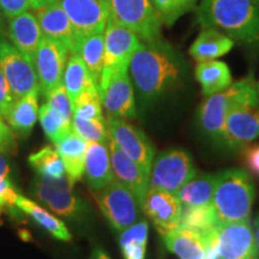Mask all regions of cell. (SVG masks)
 <instances>
[{
  "instance_id": "1",
  "label": "cell",
  "mask_w": 259,
  "mask_h": 259,
  "mask_svg": "<svg viewBox=\"0 0 259 259\" xmlns=\"http://www.w3.org/2000/svg\"><path fill=\"white\" fill-rule=\"evenodd\" d=\"M186 61L162 38L142 42L130 61L128 73L142 105H150L184 79Z\"/></svg>"
},
{
  "instance_id": "2",
  "label": "cell",
  "mask_w": 259,
  "mask_h": 259,
  "mask_svg": "<svg viewBox=\"0 0 259 259\" xmlns=\"http://www.w3.org/2000/svg\"><path fill=\"white\" fill-rule=\"evenodd\" d=\"M197 19L203 29H218L234 41H259V5L255 0H202Z\"/></svg>"
},
{
  "instance_id": "3",
  "label": "cell",
  "mask_w": 259,
  "mask_h": 259,
  "mask_svg": "<svg viewBox=\"0 0 259 259\" xmlns=\"http://www.w3.org/2000/svg\"><path fill=\"white\" fill-rule=\"evenodd\" d=\"M254 197V184L247 171L233 168L218 173L212 205L220 225L250 220Z\"/></svg>"
},
{
  "instance_id": "4",
  "label": "cell",
  "mask_w": 259,
  "mask_h": 259,
  "mask_svg": "<svg viewBox=\"0 0 259 259\" xmlns=\"http://www.w3.org/2000/svg\"><path fill=\"white\" fill-rule=\"evenodd\" d=\"M259 137V95L258 90L234 103L226 116L219 147L233 151L245 148Z\"/></svg>"
},
{
  "instance_id": "5",
  "label": "cell",
  "mask_w": 259,
  "mask_h": 259,
  "mask_svg": "<svg viewBox=\"0 0 259 259\" xmlns=\"http://www.w3.org/2000/svg\"><path fill=\"white\" fill-rule=\"evenodd\" d=\"M255 89L257 84L254 83L253 78L246 77L238 82L232 83L222 92L206 96L197 113V121L203 135L208 137L212 143L219 145L227 114L234 103Z\"/></svg>"
},
{
  "instance_id": "6",
  "label": "cell",
  "mask_w": 259,
  "mask_h": 259,
  "mask_svg": "<svg viewBox=\"0 0 259 259\" xmlns=\"http://www.w3.org/2000/svg\"><path fill=\"white\" fill-rule=\"evenodd\" d=\"M109 18L144 42L160 40L162 23L150 0H108Z\"/></svg>"
},
{
  "instance_id": "7",
  "label": "cell",
  "mask_w": 259,
  "mask_h": 259,
  "mask_svg": "<svg viewBox=\"0 0 259 259\" xmlns=\"http://www.w3.org/2000/svg\"><path fill=\"white\" fill-rule=\"evenodd\" d=\"M196 176L197 169L190 154L183 149H169L154 158L149 187L176 194Z\"/></svg>"
},
{
  "instance_id": "8",
  "label": "cell",
  "mask_w": 259,
  "mask_h": 259,
  "mask_svg": "<svg viewBox=\"0 0 259 259\" xmlns=\"http://www.w3.org/2000/svg\"><path fill=\"white\" fill-rule=\"evenodd\" d=\"M97 88L108 116L136 118L135 89L128 70H102Z\"/></svg>"
},
{
  "instance_id": "9",
  "label": "cell",
  "mask_w": 259,
  "mask_h": 259,
  "mask_svg": "<svg viewBox=\"0 0 259 259\" xmlns=\"http://www.w3.org/2000/svg\"><path fill=\"white\" fill-rule=\"evenodd\" d=\"M99 205L113 229L120 233L139 221L142 206L135 194L115 179L97 196Z\"/></svg>"
},
{
  "instance_id": "10",
  "label": "cell",
  "mask_w": 259,
  "mask_h": 259,
  "mask_svg": "<svg viewBox=\"0 0 259 259\" xmlns=\"http://www.w3.org/2000/svg\"><path fill=\"white\" fill-rule=\"evenodd\" d=\"M0 70L10 84L15 99L40 93L35 63L12 44L0 40Z\"/></svg>"
},
{
  "instance_id": "11",
  "label": "cell",
  "mask_w": 259,
  "mask_h": 259,
  "mask_svg": "<svg viewBox=\"0 0 259 259\" xmlns=\"http://www.w3.org/2000/svg\"><path fill=\"white\" fill-rule=\"evenodd\" d=\"M73 184L69 177L59 179L37 176L34 184V193L52 211L67 219H78L83 215V203L73 193Z\"/></svg>"
},
{
  "instance_id": "12",
  "label": "cell",
  "mask_w": 259,
  "mask_h": 259,
  "mask_svg": "<svg viewBox=\"0 0 259 259\" xmlns=\"http://www.w3.org/2000/svg\"><path fill=\"white\" fill-rule=\"evenodd\" d=\"M107 125L109 137L114 141L118 148L150 174L155 158V149L147 135L125 119L108 116Z\"/></svg>"
},
{
  "instance_id": "13",
  "label": "cell",
  "mask_w": 259,
  "mask_h": 259,
  "mask_svg": "<svg viewBox=\"0 0 259 259\" xmlns=\"http://www.w3.org/2000/svg\"><path fill=\"white\" fill-rule=\"evenodd\" d=\"M67 53L69 50L61 42L46 36L42 37L34 63L40 84V92L45 97L50 95L56 87L63 84Z\"/></svg>"
},
{
  "instance_id": "14",
  "label": "cell",
  "mask_w": 259,
  "mask_h": 259,
  "mask_svg": "<svg viewBox=\"0 0 259 259\" xmlns=\"http://www.w3.org/2000/svg\"><path fill=\"white\" fill-rule=\"evenodd\" d=\"M141 45V37L135 31L108 18L105 29L103 70H128L130 61Z\"/></svg>"
},
{
  "instance_id": "15",
  "label": "cell",
  "mask_w": 259,
  "mask_h": 259,
  "mask_svg": "<svg viewBox=\"0 0 259 259\" xmlns=\"http://www.w3.org/2000/svg\"><path fill=\"white\" fill-rule=\"evenodd\" d=\"M69 16L77 40L94 32L105 31L109 18L108 0H58Z\"/></svg>"
},
{
  "instance_id": "16",
  "label": "cell",
  "mask_w": 259,
  "mask_h": 259,
  "mask_svg": "<svg viewBox=\"0 0 259 259\" xmlns=\"http://www.w3.org/2000/svg\"><path fill=\"white\" fill-rule=\"evenodd\" d=\"M142 211L154 223L158 234L163 236L180 227L183 205L177 194L149 187Z\"/></svg>"
},
{
  "instance_id": "17",
  "label": "cell",
  "mask_w": 259,
  "mask_h": 259,
  "mask_svg": "<svg viewBox=\"0 0 259 259\" xmlns=\"http://www.w3.org/2000/svg\"><path fill=\"white\" fill-rule=\"evenodd\" d=\"M218 244L219 259H257L253 226L250 220L220 225Z\"/></svg>"
},
{
  "instance_id": "18",
  "label": "cell",
  "mask_w": 259,
  "mask_h": 259,
  "mask_svg": "<svg viewBox=\"0 0 259 259\" xmlns=\"http://www.w3.org/2000/svg\"><path fill=\"white\" fill-rule=\"evenodd\" d=\"M108 145L114 179L131 191L142 206L145 194L149 190L150 174L147 173L137 162L131 160L127 155L122 153L111 137H109Z\"/></svg>"
},
{
  "instance_id": "19",
  "label": "cell",
  "mask_w": 259,
  "mask_h": 259,
  "mask_svg": "<svg viewBox=\"0 0 259 259\" xmlns=\"http://www.w3.org/2000/svg\"><path fill=\"white\" fill-rule=\"evenodd\" d=\"M34 15L40 23L44 36L61 42L72 53L77 44V35L69 16L61 8L59 2L35 9Z\"/></svg>"
},
{
  "instance_id": "20",
  "label": "cell",
  "mask_w": 259,
  "mask_h": 259,
  "mask_svg": "<svg viewBox=\"0 0 259 259\" xmlns=\"http://www.w3.org/2000/svg\"><path fill=\"white\" fill-rule=\"evenodd\" d=\"M83 177L95 192H100L114 180L108 144L88 142Z\"/></svg>"
},
{
  "instance_id": "21",
  "label": "cell",
  "mask_w": 259,
  "mask_h": 259,
  "mask_svg": "<svg viewBox=\"0 0 259 259\" xmlns=\"http://www.w3.org/2000/svg\"><path fill=\"white\" fill-rule=\"evenodd\" d=\"M9 36L16 48L29 59L35 61V56L44 34L34 12L25 11L9 18Z\"/></svg>"
},
{
  "instance_id": "22",
  "label": "cell",
  "mask_w": 259,
  "mask_h": 259,
  "mask_svg": "<svg viewBox=\"0 0 259 259\" xmlns=\"http://www.w3.org/2000/svg\"><path fill=\"white\" fill-rule=\"evenodd\" d=\"M54 145L63 160L66 176L69 177L71 183L76 184L83 177L88 142L71 130Z\"/></svg>"
},
{
  "instance_id": "23",
  "label": "cell",
  "mask_w": 259,
  "mask_h": 259,
  "mask_svg": "<svg viewBox=\"0 0 259 259\" xmlns=\"http://www.w3.org/2000/svg\"><path fill=\"white\" fill-rule=\"evenodd\" d=\"M234 47V40L212 28H204L191 45L189 53L197 63L216 60L226 56Z\"/></svg>"
},
{
  "instance_id": "24",
  "label": "cell",
  "mask_w": 259,
  "mask_h": 259,
  "mask_svg": "<svg viewBox=\"0 0 259 259\" xmlns=\"http://www.w3.org/2000/svg\"><path fill=\"white\" fill-rule=\"evenodd\" d=\"M162 238L168 251L179 259H208L205 241L198 233L178 228Z\"/></svg>"
},
{
  "instance_id": "25",
  "label": "cell",
  "mask_w": 259,
  "mask_h": 259,
  "mask_svg": "<svg viewBox=\"0 0 259 259\" xmlns=\"http://www.w3.org/2000/svg\"><path fill=\"white\" fill-rule=\"evenodd\" d=\"M194 74L202 87L204 96H210L222 92L233 83L228 65L220 60L200 61L197 64Z\"/></svg>"
},
{
  "instance_id": "26",
  "label": "cell",
  "mask_w": 259,
  "mask_h": 259,
  "mask_svg": "<svg viewBox=\"0 0 259 259\" xmlns=\"http://www.w3.org/2000/svg\"><path fill=\"white\" fill-rule=\"evenodd\" d=\"M72 53L78 54L88 67L93 79L96 84L99 83L103 70V58H105V31L94 32L78 38Z\"/></svg>"
},
{
  "instance_id": "27",
  "label": "cell",
  "mask_w": 259,
  "mask_h": 259,
  "mask_svg": "<svg viewBox=\"0 0 259 259\" xmlns=\"http://www.w3.org/2000/svg\"><path fill=\"white\" fill-rule=\"evenodd\" d=\"M16 208H18L22 212L31 218L38 226L42 227L45 231L50 233L52 236L61 241H70L72 239L71 233L63 221L53 216L50 211L45 210L32 200L18 194L16 200Z\"/></svg>"
},
{
  "instance_id": "28",
  "label": "cell",
  "mask_w": 259,
  "mask_h": 259,
  "mask_svg": "<svg viewBox=\"0 0 259 259\" xmlns=\"http://www.w3.org/2000/svg\"><path fill=\"white\" fill-rule=\"evenodd\" d=\"M38 93H31L16 100L11 111L5 118L11 130L27 137L36 124L38 116Z\"/></svg>"
},
{
  "instance_id": "29",
  "label": "cell",
  "mask_w": 259,
  "mask_h": 259,
  "mask_svg": "<svg viewBox=\"0 0 259 259\" xmlns=\"http://www.w3.org/2000/svg\"><path fill=\"white\" fill-rule=\"evenodd\" d=\"M218 174H200L187 181L176 193L183 208L212 203Z\"/></svg>"
},
{
  "instance_id": "30",
  "label": "cell",
  "mask_w": 259,
  "mask_h": 259,
  "mask_svg": "<svg viewBox=\"0 0 259 259\" xmlns=\"http://www.w3.org/2000/svg\"><path fill=\"white\" fill-rule=\"evenodd\" d=\"M149 236V225L139 220L119 235V246L124 259H145Z\"/></svg>"
},
{
  "instance_id": "31",
  "label": "cell",
  "mask_w": 259,
  "mask_h": 259,
  "mask_svg": "<svg viewBox=\"0 0 259 259\" xmlns=\"http://www.w3.org/2000/svg\"><path fill=\"white\" fill-rule=\"evenodd\" d=\"M63 84L69 94L71 101H73L82 94L84 90L88 89L93 84H96L93 79L88 67L83 63L78 54L71 53V57L65 66Z\"/></svg>"
},
{
  "instance_id": "32",
  "label": "cell",
  "mask_w": 259,
  "mask_h": 259,
  "mask_svg": "<svg viewBox=\"0 0 259 259\" xmlns=\"http://www.w3.org/2000/svg\"><path fill=\"white\" fill-rule=\"evenodd\" d=\"M219 226L220 221L212 203L183 208L179 228H185L198 234H204V233L219 228Z\"/></svg>"
},
{
  "instance_id": "33",
  "label": "cell",
  "mask_w": 259,
  "mask_h": 259,
  "mask_svg": "<svg viewBox=\"0 0 259 259\" xmlns=\"http://www.w3.org/2000/svg\"><path fill=\"white\" fill-rule=\"evenodd\" d=\"M28 161L30 166L37 171V176L53 178V179H59L66 176L63 160L57 148L53 145H47L37 153L31 154Z\"/></svg>"
},
{
  "instance_id": "34",
  "label": "cell",
  "mask_w": 259,
  "mask_h": 259,
  "mask_svg": "<svg viewBox=\"0 0 259 259\" xmlns=\"http://www.w3.org/2000/svg\"><path fill=\"white\" fill-rule=\"evenodd\" d=\"M38 119L45 134L53 143H57L64 135L72 130V121L63 118L47 102L41 106L38 111Z\"/></svg>"
},
{
  "instance_id": "35",
  "label": "cell",
  "mask_w": 259,
  "mask_h": 259,
  "mask_svg": "<svg viewBox=\"0 0 259 259\" xmlns=\"http://www.w3.org/2000/svg\"><path fill=\"white\" fill-rule=\"evenodd\" d=\"M72 130L87 142L109 143V131L107 120L103 119H83L72 116Z\"/></svg>"
},
{
  "instance_id": "36",
  "label": "cell",
  "mask_w": 259,
  "mask_h": 259,
  "mask_svg": "<svg viewBox=\"0 0 259 259\" xmlns=\"http://www.w3.org/2000/svg\"><path fill=\"white\" fill-rule=\"evenodd\" d=\"M73 116L83 119H103L102 101L97 84L85 89L73 101Z\"/></svg>"
},
{
  "instance_id": "37",
  "label": "cell",
  "mask_w": 259,
  "mask_h": 259,
  "mask_svg": "<svg viewBox=\"0 0 259 259\" xmlns=\"http://www.w3.org/2000/svg\"><path fill=\"white\" fill-rule=\"evenodd\" d=\"M156 10L162 25L170 27L196 6L198 0H150Z\"/></svg>"
},
{
  "instance_id": "38",
  "label": "cell",
  "mask_w": 259,
  "mask_h": 259,
  "mask_svg": "<svg viewBox=\"0 0 259 259\" xmlns=\"http://www.w3.org/2000/svg\"><path fill=\"white\" fill-rule=\"evenodd\" d=\"M47 103L50 105L54 111L59 113L63 118L66 120L72 121L73 116V106L72 101H71L69 94H67L66 89H65L64 84H60L54 88L50 93L47 97Z\"/></svg>"
},
{
  "instance_id": "39",
  "label": "cell",
  "mask_w": 259,
  "mask_h": 259,
  "mask_svg": "<svg viewBox=\"0 0 259 259\" xmlns=\"http://www.w3.org/2000/svg\"><path fill=\"white\" fill-rule=\"evenodd\" d=\"M15 102L16 99L10 88V84L0 70V114L3 115V118L5 119L8 116Z\"/></svg>"
},
{
  "instance_id": "40",
  "label": "cell",
  "mask_w": 259,
  "mask_h": 259,
  "mask_svg": "<svg viewBox=\"0 0 259 259\" xmlns=\"http://www.w3.org/2000/svg\"><path fill=\"white\" fill-rule=\"evenodd\" d=\"M30 9V0H0V10L6 18L23 14Z\"/></svg>"
},
{
  "instance_id": "41",
  "label": "cell",
  "mask_w": 259,
  "mask_h": 259,
  "mask_svg": "<svg viewBox=\"0 0 259 259\" xmlns=\"http://www.w3.org/2000/svg\"><path fill=\"white\" fill-rule=\"evenodd\" d=\"M242 160L250 173L259 177V144L246 145L242 153Z\"/></svg>"
},
{
  "instance_id": "42",
  "label": "cell",
  "mask_w": 259,
  "mask_h": 259,
  "mask_svg": "<svg viewBox=\"0 0 259 259\" xmlns=\"http://www.w3.org/2000/svg\"><path fill=\"white\" fill-rule=\"evenodd\" d=\"M15 148V136L11 127H9L0 114V150L9 153Z\"/></svg>"
},
{
  "instance_id": "43",
  "label": "cell",
  "mask_w": 259,
  "mask_h": 259,
  "mask_svg": "<svg viewBox=\"0 0 259 259\" xmlns=\"http://www.w3.org/2000/svg\"><path fill=\"white\" fill-rule=\"evenodd\" d=\"M0 197L5 200L6 205L16 206V200H17L18 194L12 186L11 181L8 179V177H0Z\"/></svg>"
},
{
  "instance_id": "44",
  "label": "cell",
  "mask_w": 259,
  "mask_h": 259,
  "mask_svg": "<svg viewBox=\"0 0 259 259\" xmlns=\"http://www.w3.org/2000/svg\"><path fill=\"white\" fill-rule=\"evenodd\" d=\"M10 174V164L6 160L4 151L0 150V177H8Z\"/></svg>"
},
{
  "instance_id": "45",
  "label": "cell",
  "mask_w": 259,
  "mask_h": 259,
  "mask_svg": "<svg viewBox=\"0 0 259 259\" xmlns=\"http://www.w3.org/2000/svg\"><path fill=\"white\" fill-rule=\"evenodd\" d=\"M253 232H254V240H255V250H257V259H259V213L255 216L253 223Z\"/></svg>"
},
{
  "instance_id": "46",
  "label": "cell",
  "mask_w": 259,
  "mask_h": 259,
  "mask_svg": "<svg viewBox=\"0 0 259 259\" xmlns=\"http://www.w3.org/2000/svg\"><path fill=\"white\" fill-rule=\"evenodd\" d=\"M56 2H58V0H30V9H40L44 8V6L53 4Z\"/></svg>"
},
{
  "instance_id": "47",
  "label": "cell",
  "mask_w": 259,
  "mask_h": 259,
  "mask_svg": "<svg viewBox=\"0 0 259 259\" xmlns=\"http://www.w3.org/2000/svg\"><path fill=\"white\" fill-rule=\"evenodd\" d=\"M89 259H111L109 255L106 253L105 250L101 247H95L92 252V255H90Z\"/></svg>"
},
{
  "instance_id": "48",
  "label": "cell",
  "mask_w": 259,
  "mask_h": 259,
  "mask_svg": "<svg viewBox=\"0 0 259 259\" xmlns=\"http://www.w3.org/2000/svg\"><path fill=\"white\" fill-rule=\"evenodd\" d=\"M4 29V15H3L2 10H0V32Z\"/></svg>"
},
{
  "instance_id": "49",
  "label": "cell",
  "mask_w": 259,
  "mask_h": 259,
  "mask_svg": "<svg viewBox=\"0 0 259 259\" xmlns=\"http://www.w3.org/2000/svg\"><path fill=\"white\" fill-rule=\"evenodd\" d=\"M6 205V203H5V200L2 198V197H0V209L3 208V206H5Z\"/></svg>"
},
{
  "instance_id": "50",
  "label": "cell",
  "mask_w": 259,
  "mask_h": 259,
  "mask_svg": "<svg viewBox=\"0 0 259 259\" xmlns=\"http://www.w3.org/2000/svg\"><path fill=\"white\" fill-rule=\"evenodd\" d=\"M257 90H258V95H259V83L257 84Z\"/></svg>"
},
{
  "instance_id": "51",
  "label": "cell",
  "mask_w": 259,
  "mask_h": 259,
  "mask_svg": "<svg viewBox=\"0 0 259 259\" xmlns=\"http://www.w3.org/2000/svg\"><path fill=\"white\" fill-rule=\"evenodd\" d=\"M255 2H257V4L259 5V0H255Z\"/></svg>"
}]
</instances>
